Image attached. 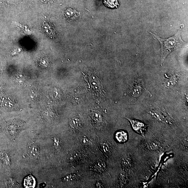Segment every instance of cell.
Returning <instances> with one entry per match:
<instances>
[{
    "label": "cell",
    "mask_w": 188,
    "mask_h": 188,
    "mask_svg": "<svg viewBox=\"0 0 188 188\" xmlns=\"http://www.w3.org/2000/svg\"><path fill=\"white\" fill-rule=\"evenodd\" d=\"M47 0H43V1L45 2L46 1H47Z\"/></svg>",
    "instance_id": "9a60e30c"
},
{
    "label": "cell",
    "mask_w": 188,
    "mask_h": 188,
    "mask_svg": "<svg viewBox=\"0 0 188 188\" xmlns=\"http://www.w3.org/2000/svg\"><path fill=\"white\" fill-rule=\"evenodd\" d=\"M120 0H103L105 6L111 9H115L119 6Z\"/></svg>",
    "instance_id": "8992f818"
},
{
    "label": "cell",
    "mask_w": 188,
    "mask_h": 188,
    "mask_svg": "<svg viewBox=\"0 0 188 188\" xmlns=\"http://www.w3.org/2000/svg\"><path fill=\"white\" fill-rule=\"evenodd\" d=\"M152 115L154 117V118L158 119L160 121H165L167 123H171L172 120L170 117L167 114L159 112V111H152L151 113Z\"/></svg>",
    "instance_id": "3957f363"
},
{
    "label": "cell",
    "mask_w": 188,
    "mask_h": 188,
    "mask_svg": "<svg viewBox=\"0 0 188 188\" xmlns=\"http://www.w3.org/2000/svg\"><path fill=\"white\" fill-rule=\"evenodd\" d=\"M160 144L157 141H153L149 144V148L151 149L156 150L159 148Z\"/></svg>",
    "instance_id": "30bf717a"
},
{
    "label": "cell",
    "mask_w": 188,
    "mask_h": 188,
    "mask_svg": "<svg viewBox=\"0 0 188 188\" xmlns=\"http://www.w3.org/2000/svg\"><path fill=\"white\" fill-rule=\"evenodd\" d=\"M103 150L105 152H107L109 151V148L107 144H103Z\"/></svg>",
    "instance_id": "5bb4252c"
},
{
    "label": "cell",
    "mask_w": 188,
    "mask_h": 188,
    "mask_svg": "<svg viewBox=\"0 0 188 188\" xmlns=\"http://www.w3.org/2000/svg\"><path fill=\"white\" fill-rule=\"evenodd\" d=\"M132 125L133 129L136 132L143 136H145L147 131V125L142 122L135 119L127 118Z\"/></svg>",
    "instance_id": "7a4b0ae2"
},
{
    "label": "cell",
    "mask_w": 188,
    "mask_h": 188,
    "mask_svg": "<svg viewBox=\"0 0 188 188\" xmlns=\"http://www.w3.org/2000/svg\"><path fill=\"white\" fill-rule=\"evenodd\" d=\"M92 116L93 119L95 121L99 123L102 122V118L99 113L94 111V112H92Z\"/></svg>",
    "instance_id": "7c38bea8"
},
{
    "label": "cell",
    "mask_w": 188,
    "mask_h": 188,
    "mask_svg": "<svg viewBox=\"0 0 188 188\" xmlns=\"http://www.w3.org/2000/svg\"><path fill=\"white\" fill-rule=\"evenodd\" d=\"M36 185V181L33 176L29 175L26 177L24 181V186L26 188H34Z\"/></svg>",
    "instance_id": "5b68a950"
},
{
    "label": "cell",
    "mask_w": 188,
    "mask_h": 188,
    "mask_svg": "<svg viewBox=\"0 0 188 188\" xmlns=\"http://www.w3.org/2000/svg\"><path fill=\"white\" fill-rule=\"evenodd\" d=\"M132 164V160L129 157L125 158L123 161V165L124 168L127 169L131 167Z\"/></svg>",
    "instance_id": "8fae6325"
},
{
    "label": "cell",
    "mask_w": 188,
    "mask_h": 188,
    "mask_svg": "<svg viewBox=\"0 0 188 188\" xmlns=\"http://www.w3.org/2000/svg\"><path fill=\"white\" fill-rule=\"evenodd\" d=\"M166 79L165 81V86L169 87L175 85L178 81V77L176 74Z\"/></svg>",
    "instance_id": "ba28073f"
},
{
    "label": "cell",
    "mask_w": 188,
    "mask_h": 188,
    "mask_svg": "<svg viewBox=\"0 0 188 188\" xmlns=\"http://www.w3.org/2000/svg\"><path fill=\"white\" fill-rule=\"evenodd\" d=\"M115 138L119 143L125 142L127 140V133L123 131H120L116 133Z\"/></svg>",
    "instance_id": "52a82bcc"
},
{
    "label": "cell",
    "mask_w": 188,
    "mask_h": 188,
    "mask_svg": "<svg viewBox=\"0 0 188 188\" xmlns=\"http://www.w3.org/2000/svg\"><path fill=\"white\" fill-rule=\"evenodd\" d=\"M29 153L32 158L37 159L39 155V149L36 146H32L29 148Z\"/></svg>",
    "instance_id": "9c48e42d"
},
{
    "label": "cell",
    "mask_w": 188,
    "mask_h": 188,
    "mask_svg": "<svg viewBox=\"0 0 188 188\" xmlns=\"http://www.w3.org/2000/svg\"><path fill=\"white\" fill-rule=\"evenodd\" d=\"M143 90L142 83L140 80L135 81L133 84L132 94L133 97H136L140 96Z\"/></svg>",
    "instance_id": "277c9868"
},
{
    "label": "cell",
    "mask_w": 188,
    "mask_h": 188,
    "mask_svg": "<svg viewBox=\"0 0 188 188\" xmlns=\"http://www.w3.org/2000/svg\"><path fill=\"white\" fill-rule=\"evenodd\" d=\"M79 122V120L78 119L75 118L72 120L70 124L72 127H76L78 126L79 124L80 123Z\"/></svg>",
    "instance_id": "4fadbf2b"
},
{
    "label": "cell",
    "mask_w": 188,
    "mask_h": 188,
    "mask_svg": "<svg viewBox=\"0 0 188 188\" xmlns=\"http://www.w3.org/2000/svg\"><path fill=\"white\" fill-rule=\"evenodd\" d=\"M149 32L160 42L161 48V66L164 64L166 58L171 52L178 48L187 46V44L182 39L180 30H179L173 36L167 39H161L157 34Z\"/></svg>",
    "instance_id": "6da1fadb"
}]
</instances>
